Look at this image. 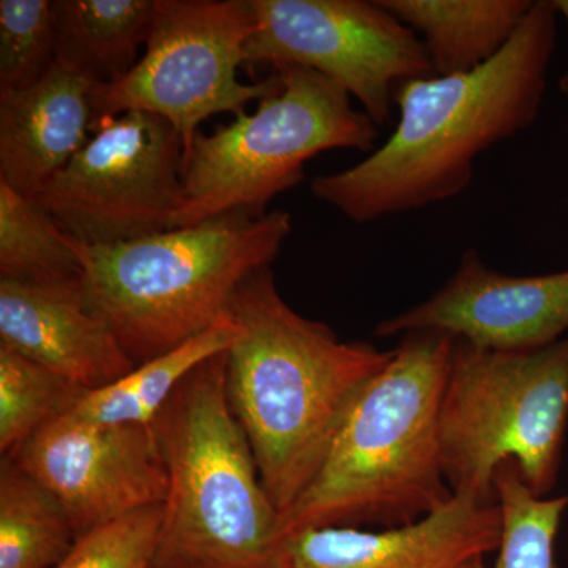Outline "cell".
Returning a JSON list of instances; mask_svg holds the SVG:
<instances>
[{"label":"cell","instance_id":"cell-24","mask_svg":"<svg viewBox=\"0 0 568 568\" xmlns=\"http://www.w3.org/2000/svg\"><path fill=\"white\" fill-rule=\"evenodd\" d=\"M163 504L141 508L82 534L55 568H151Z\"/></svg>","mask_w":568,"mask_h":568},{"label":"cell","instance_id":"cell-15","mask_svg":"<svg viewBox=\"0 0 568 568\" xmlns=\"http://www.w3.org/2000/svg\"><path fill=\"white\" fill-rule=\"evenodd\" d=\"M95 89L54 62L36 84L0 91V183L36 200L91 140Z\"/></svg>","mask_w":568,"mask_h":568},{"label":"cell","instance_id":"cell-4","mask_svg":"<svg viewBox=\"0 0 568 568\" xmlns=\"http://www.w3.org/2000/svg\"><path fill=\"white\" fill-rule=\"evenodd\" d=\"M291 231L284 211L233 212L121 244H73L89 305L141 365L223 320L237 287L274 263Z\"/></svg>","mask_w":568,"mask_h":568},{"label":"cell","instance_id":"cell-11","mask_svg":"<svg viewBox=\"0 0 568 568\" xmlns=\"http://www.w3.org/2000/svg\"><path fill=\"white\" fill-rule=\"evenodd\" d=\"M65 508L77 538L163 504L168 469L152 425H106L71 413L10 455Z\"/></svg>","mask_w":568,"mask_h":568},{"label":"cell","instance_id":"cell-6","mask_svg":"<svg viewBox=\"0 0 568 568\" xmlns=\"http://www.w3.org/2000/svg\"><path fill=\"white\" fill-rule=\"evenodd\" d=\"M274 70L282 84L253 114L241 112L212 134L197 132L183 153L171 230L233 212L261 219L280 193L301 185L305 163L320 153L377 148L379 126L355 110L342 85L304 67L283 63Z\"/></svg>","mask_w":568,"mask_h":568},{"label":"cell","instance_id":"cell-1","mask_svg":"<svg viewBox=\"0 0 568 568\" xmlns=\"http://www.w3.org/2000/svg\"><path fill=\"white\" fill-rule=\"evenodd\" d=\"M558 18L551 0H534L514 39L485 65L399 84L390 136L354 166L313 179V196L366 224L466 192L478 156L537 121Z\"/></svg>","mask_w":568,"mask_h":568},{"label":"cell","instance_id":"cell-13","mask_svg":"<svg viewBox=\"0 0 568 568\" xmlns=\"http://www.w3.org/2000/svg\"><path fill=\"white\" fill-rule=\"evenodd\" d=\"M497 499L454 493L425 517L384 530L328 526L298 530L280 544V568H466L497 551Z\"/></svg>","mask_w":568,"mask_h":568},{"label":"cell","instance_id":"cell-2","mask_svg":"<svg viewBox=\"0 0 568 568\" xmlns=\"http://www.w3.org/2000/svg\"><path fill=\"white\" fill-rule=\"evenodd\" d=\"M227 315L242 327L227 351V402L282 518L394 351L342 342L327 325L298 315L278 293L271 265L246 276Z\"/></svg>","mask_w":568,"mask_h":568},{"label":"cell","instance_id":"cell-17","mask_svg":"<svg viewBox=\"0 0 568 568\" xmlns=\"http://www.w3.org/2000/svg\"><path fill=\"white\" fill-rule=\"evenodd\" d=\"M155 0H58L55 62L97 88L136 65L151 33Z\"/></svg>","mask_w":568,"mask_h":568},{"label":"cell","instance_id":"cell-25","mask_svg":"<svg viewBox=\"0 0 568 568\" xmlns=\"http://www.w3.org/2000/svg\"><path fill=\"white\" fill-rule=\"evenodd\" d=\"M551 6L555 7L556 13L562 17L568 26V0H551ZM559 91L564 95H568V65L562 77L559 78Z\"/></svg>","mask_w":568,"mask_h":568},{"label":"cell","instance_id":"cell-26","mask_svg":"<svg viewBox=\"0 0 568 568\" xmlns=\"http://www.w3.org/2000/svg\"><path fill=\"white\" fill-rule=\"evenodd\" d=\"M567 136H568V125H567Z\"/></svg>","mask_w":568,"mask_h":568},{"label":"cell","instance_id":"cell-14","mask_svg":"<svg viewBox=\"0 0 568 568\" xmlns=\"http://www.w3.org/2000/svg\"><path fill=\"white\" fill-rule=\"evenodd\" d=\"M0 345L85 392L110 386L136 366L89 305L81 276L54 283L0 280Z\"/></svg>","mask_w":568,"mask_h":568},{"label":"cell","instance_id":"cell-8","mask_svg":"<svg viewBox=\"0 0 568 568\" xmlns=\"http://www.w3.org/2000/svg\"><path fill=\"white\" fill-rule=\"evenodd\" d=\"M254 26L250 0H155L144 55L95 89L93 123L130 111L159 115L181 134L185 153L205 119L241 114L282 84L275 71L254 84L237 78Z\"/></svg>","mask_w":568,"mask_h":568},{"label":"cell","instance_id":"cell-22","mask_svg":"<svg viewBox=\"0 0 568 568\" xmlns=\"http://www.w3.org/2000/svg\"><path fill=\"white\" fill-rule=\"evenodd\" d=\"M503 511V540L493 568H559L556 537L568 507V495L540 497L530 491L514 463H504L495 477ZM466 568H487L484 559Z\"/></svg>","mask_w":568,"mask_h":568},{"label":"cell","instance_id":"cell-10","mask_svg":"<svg viewBox=\"0 0 568 568\" xmlns=\"http://www.w3.org/2000/svg\"><path fill=\"white\" fill-rule=\"evenodd\" d=\"M246 63L297 65L342 85L379 129L403 82L435 74L424 43L379 0H250Z\"/></svg>","mask_w":568,"mask_h":568},{"label":"cell","instance_id":"cell-20","mask_svg":"<svg viewBox=\"0 0 568 568\" xmlns=\"http://www.w3.org/2000/svg\"><path fill=\"white\" fill-rule=\"evenodd\" d=\"M80 276L73 239L43 205L0 183V280L54 283Z\"/></svg>","mask_w":568,"mask_h":568},{"label":"cell","instance_id":"cell-7","mask_svg":"<svg viewBox=\"0 0 568 568\" xmlns=\"http://www.w3.org/2000/svg\"><path fill=\"white\" fill-rule=\"evenodd\" d=\"M568 428V335L532 351H495L455 338L439 410L444 470L454 493L496 499L514 463L534 495L558 480Z\"/></svg>","mask_w":568,"mask_h":568},{"label":"cell","instance_id":"cell-12","mask_svg":"<svg viewBox=\"0 0 568 568\" xmlns=\"http://www.w3.org/2000/svg\"><path fill=\"white\" fill-rule=\"evenodd\" d=\"M375 332L383 338L439 332L487 349H540L568 335V268L508 275L469 248L435 294L377 324Z\"/></svg>","mask_w":568,"mask_h":568},{"label":"cell","instance_id":"cell-23","mask_svg":"<svg viewBox=\"0 0 568 568\" xmlns=\"http://www.w3.org/2000/svg\"><path fill=\"white\" fill-rule=\"evenodd\" d=\"M58 2L0 0V91L40 81L55 62Z\"/></svg>","mask_w":568,"mask_h":568},{"label":"cell","instance_id":"cell-9","mask_svg":"<svg viewBox=\"0 0 568 568\" xmlns=\"http://www.w3.org/2000/svg\"><path fill=\"white\" fill-rule=\"evenodd\" d=\"M183 141L159 115L130 111L92 125L71 162L36 197L71 239L114 245L171 230Z\"/></svg>","mask_w":568,"mask_h":568},{"label":"cell","instance_id":"cell-16","mask_svg":"<svg viewBox=\"0 0 568 568\" xmlns=\"http://www.w3.org/2000/svg\"><path fill=\"white\" fill-rule=\"evenodd\" d=\"M424 43L435 74L467 73L495 59L534 0H379Z\"/></svg>","mask_w":568,"mask_h":568},{"label":"cell","instance_id":"cell-21","mask_svg":"<svg viewBox=\"0 0 568 568\" xmlns=\"http://www.w3.org/2000/svg\"><path fill=\"white\" fill-rule=\"evenodd\" d=\"M85 394L39 362L0 345V452L10 457Z\"/></svg>","mask_w":568,"mask_h":568},{"label":"cell","instance_id":"cell-18","mask_svg":"<svg viewBox=\"0 0 568 568\" xmlns=\"http://www.w3.org/2000/svg\"><path fill=\"white\" fill-rule=\"evenodd\" d=\"M241 336V325L226 315L170 353L134 366L110 386L85 392L70 413L93 424L152 425L182 381L209 358L227 353Z\"/></svg>","mask_w":568,"mask_h":568},{"label":"cell","instance_id":"cell-3","mask_svg":"<svg viewBox=\"0 0 568 568\" xmlns=\"http://www.w3.org/2000/svg\"><path fill=\"white\" fill-rule=\"evenodd\" d=\"M455 338L402 335L390 362L358 396L308 488L280 518V544L298 530L425 517L454 491L439 443V410Z\"/></svg>","mask_w":568,"mask_h":568},{"label":"cell","instance_id":"cell-5","mask_svg":"<svg viewBox=\"0 0 568 568\" xmlns=\"http://www.w3.org/2000/svg\"><path fill=\"white\" fill-rule=\"evenodd\" d=\"M227 353L175 388L153 432L168 495L151 568H280V514L226 392Z\"/></svg>","mask_w":568,"mask_h":568},{"label":"cell","instance_id":"cell-19","mask_svg":"<svg viewBox=\"0 0 568 568\" xmlns=\"http://www.w3.org/2000/svg\"><path fill=\"white\" fill-rule=\"evenodd\" d=\"M77 541L65 508L13 458L0 463V568H55Z\"/></svg>","mask_w":568,"mask_h":568}]
</instances>
